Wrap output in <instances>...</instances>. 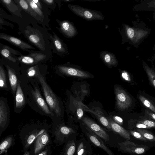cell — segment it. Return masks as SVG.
<instances>
[{"label": "cell", "mask_w": 155, "mask_h": 155, "mask_svg": "<svg viewBox=\"0 0 155 155\" xmlns=\"http://www.w3.org/2000/svg\"><path fill=\"white\" fill-rule=\"evenodd\" d=\"M36 76L38 78L42 86L47 104L57 116H60L61 114V109L57 97L46 82L43 76L38 72Z\"/></svg>", "instance_id": "obj_1"}, {"label": "cell", "mask_w": 155, "mask_h": 155, "mask_svg": "<svg viewBox=\"0 0 155 155\" xmlns=\"http://www.w3.org/2000/svg\"><path fill=\"white\" fill-rule=\"evenodd\" d=\"M118 150L123 153L133 155H142L150 147L147 145L138 144L129 140L118 143Z\"/></svg>", "instance_id": "obj_2"}, {"label": "cell", "mask_w": 155, "mask_h": 155, "mask_svg": "<svg viewBox=\"0 0 155 155\" xmlns=\"http://www.w3.org/2000/svg\"><path fill=\"white\" fill-rule=\"evenodd\" d=\"M114 91L117 106L118 109L125 110L131 106L132 103V98L124 89L117 86L115 87Z\"/></svg>", "instance_id": "obj_3"}, {"label": "cell", "mask_w": 155, "mask_h": 155, "mask_svg": "<svg viewBox=\"0 0 155 155\" xmlns=\"http://www.w3.org/2000/svg\"><path fill=\"white\" fill-rule=\"evenodd\" d=\"M83 131L84 135L94 145L102 149L108 155H115L113 152L106 145L101 138L91 131L86 126Z\"/></svg>", "instance_id": "obj_4"}, {"label": "cell", "mask_w": 155, "mask_h": 155, "mask_svg": "<svg viewBox=\"0 0 155 155\" xmlns=\"http://www.w3.org/2000/svg\"><path fill=\"white\" fill-rule=\"evenodd\" d=\"M81 120L84 125L105 141H108L109 135L105 130L91 118L83 117Z\"/></svg>", "instance_id": "obj_5"}, {"label": "cell", "mask_w": 155, "mask_h": 155, "mask_svg": "<svg viewBox=\"0 0 155 155\" xmlns=\"http://www.w3.org/2000/svg\"><path fill=\"white\" fill-rule=\"evenodd\" d=\"M24 35L32 44L42 50H44V44L41 37L34 29L27 27L24 30Z\"/></svg>", "instance_id": "obj_6"}, {"label": "cell", "mask_w": 155, "mask_h": 155, "mask_svg": "<svg viewBox=\"0 0 155 155\" xmlns=\"http://www.w3.org/2000/svg\"><path fill=\"white\" fill-rule=\"evenodd\" d=\"M0 39L5 40L23 51L34 49L31 45L22 40L4 33H0Z\"/></svg>", "instance_id": "obj_7"}, {"label": "cell", "mask_w": 155, "mask_h": 155, "mask_svg": "<svg viewBox=\"0 0 155 155\" xmlns=\"http://www.w3.org/2000/svg\"><path fill=\"white\" fill-rule=\"evenodd\" d=\"M50 141L49 137L44 130L38 135L35 140L34 146V153L35 154L41 151Z\"/></svg>", "instance_id": "obj_8"}, {"label": "cell", "mask_w": 155, "mask_h": 155, "mask_svg": "<svg viewBox=\"0 0 155 155\" xmlns=\"http://www.w3.org/2000/svg\"><path fill=\"white\" fill-rule=\"evenodd\" d=\"M59 71L66 75L83 78L90 77L89 74L86 72L72 67L59 66L58 67Z\"/></svg>", "instance_id": "obj_9"}, {"label": "cell", "mask_w": 155, "mask_h": 155, "mask_svg": "<svg viewBox=\"0 0 155 155\" xmlns=\"http://www.w3.org/2000/svg\"><path fill=\"white\" fill-rule=\"evenodd\" d=\"M46 58L44 54L38 52L30 53L27 55H21L17 57L20 62L28 64H32L38 63Z\"/></svg>", "instance_id": "obj_10"}, {"label": "cell", "mask_w": 155, "mask_h": 155, "mask_svg": "<svg viewBox=\"0 0 155 155\" xmlns=\"http://www.w3.org/2000/svg\"><path fill=\"white\" fill-rule=\"evenodd\" d=\"M0 54L5 58L14 62H16L18 60L17 57L15 56L18 55L21 56L22 54L19 51L15 50L8 46L0 44Z\"/></svg>", "instance_id": "obj_11"}, {"label": "cell", "mask_w": 155, "mask_h": 155, "mask_svg": "<svg viewBox=\"0 0 155 155\" xmlns=\"http://www.w3.org/2000/svg\"><path fill=\"white\" fill-rule=\"evenodd\" d=\"M32 94L35 101L40 108L46 114L50 115L51 112L42 97L40 92L37 87L32 91Z\"/></svg>", "instance_id": "obj_12"}, {"label": "cell", "mask_w": 155, "mask_h": 155, "mask_svg": "<svg viewBox=\"0 0 155 155\" xmlns=\"http://www.w3.org/2000/svg\"><path fill=\"white\" fill-rule=\"evenodd\" d=\"M109 121L111 130L127 140L130 139V134L128 130L115 122L110 117L107 118Z\"/></svg>", "instance_id": "obj_13"}, {"label": "cell", "mask_w": 155, "mask_h": 155, "mask_svg": "<svg viewBox=\"0 0 155 155\" xmlns=\"http://www.w3.org/2000/svg\"><path fill=\"white\" fill-rule=\"evenodd\" d=\"M77 143V155H92V150L89 141L83 138Z\"/></svg>", "instance_id": "obj_14"}, {"label": "cell", "mask_w": 155, "mask_h": 155, "mask_svg": "<svg viewBox=\"0 0 155 155\" xmlns=\"http://www.w3.org/2000/svg\"><path fill=\"white\" fill-rule=\"evenodd\" d=\"M71 136L64 145L60 155H74L76 150V141Z\"/></svg>", "instance_id": "obj_15"}, {"label": "cell", "mask_w": 155, "mask_h": 155, "mask_svg": "<svg viewBox=\"0 0 155 155\" xmlns=\"http://www.w3.org/2000/svg\"><path fill=\"white\" fill-rule=\"evenodd\" d=\"M1 1L12 14L20 18L22 17L21 11L13 0H1Z\"/></svg>", "instance_id": "obj_16"}, {"label": "cell", "mask_w": 155, "mask_h": 155, "mask_svg": "<svg viewBox=\"0 0 155 155\" xmlns=\"http://www.w3.org/2000/svg\"><path fill=\"white\" fill-rule=\"evenodd\" d=\"M60 26L61 31L67 36L71 37L76 34V29L70 22L68 21H62L60 23Z\"/></svg>", "instance_id": "obj_17"}, {"label": "cell", "mask_w": 155, "mask_h": 155, "mask_svg": "<svg viewBox=\"0 0 155 155\" xmlns=\"http://www.w3.org/2000/svg\"><path fill=\"white\" fill-rule=\"evenodd\" d=\"M13 1L22 10L36 19H38L39 18L38 15L32 9L26 0H14Z\"/></svg>", "instance_id": "obj_18"}, {"label": "cell", "mask_w": 155, "mask_h": 155, "mask_svg": "<svg viewBox=\"0 0 155 155\" xmlns=\"http://www.w3.org/2000/svg\"><path fill=\"white\" fill-rule=\"evenodd\" d=\"M8 116L7 108L3 100H0V126L4 127L7 122Z\"/></svg>", "instance_id": "obj_19"}, {"label": "cell", "mask_w": 155, "mask_h": 155, "mask_svg": "<svg viewBox=\"0 0 155 155\" xmlns=\"http://www.w3.org/2000/svg\"><path fill=\"white\" fill-rule=\"evenodd\" d=\"M15 97V105L17 108L22 107L25 103V99L19 83L17 84Z\"/></svg>", "instance_id": "obj_20"}, {"label": "cell", "mask_w": 155, "mask_h": 155, "mask_svg": "<svg viewBox=\"0 0 155 155\" xmlns=\"http://www.w3.org/2000/svg\"><path fill=\"white\" fill-rule=\"evenodd\" d=\"M94 114L100 123L102 124L108 131H112L110 123L106 117L103 112L100 110H96L94 111H91Z\"/></svg>", "instance_id": "obj_21"}, {"label": "cell", "mask_w": 155, "mask_h": 155, "mask_svg": "<svg viewBox=\"0 0 155 155\" xmlns=\"http://www.w3.org/2000/svg\"><path fill=\"white\" fill-rule=\"evenodd\" d=\"M9 83L13 92L16 91L17 84V78L13 69L8 65L6 66Z\"/></svg>", "instance_id": "obj_22"}, {"label": "cell", "mask_w": 155, "mask_h": 155, "mask_svg": "<svg viewBox=\"0 0 155 155\" xmlns=\"http://www.w3.org/2000/svg\"><path fill=\"white\" fill-rule=\"evenodd\" d=\"M127 128L129 130L136 129H150L151 128L140 123L137 119H130L128 121Z\"/></svg>", "instance_id": "obj_23"}, {"label": "cell", "mask_w": 155, "mask_h": 155, "mask_svg": "<svg viewBox=\"0 0 155 155\" xmlns=\"http://www.w3.org/2000/svg\"><path fill=\"white\" fill-rule=\"evenodd\" d=\"M134 130L140 133L148 141H155V135L152 132L145 129H136Z\"/></svg>", "instance_id": "obj_24"}, {"label": "cell", "mask_w": 155, "mask_h": 155, "mask_svg": "<svg viewBox=\"0 0 155 155\" xmlns=\"http://www.w3.org/2000/svg\"><path fill=\"white\" fill-rule=\"evenodd\" d=\"M13 138L11 137L6 138L0 143V154L6 152L8 149L11 146Z\"/></svg>", "instance_id": "obj_25"}, {"label": "cell", "mask_w": 155, "mask_h": 155, "mask_svg": "<svg viewBox=\"0 0 155 155\" xmlns=\"http://www.w3.org/2000/svg\"><path fill=\"white\" fill-rule=\"evenodd\" d=\"M139 99L146 107L155 113V106L150 100L142 95H140L139 96Z\"/></svg>", "instance_id": "obj_26"}, {"label": "cell", "mask_w": 155, "mask_h": 155, "mask_svg": "<svg viewBox=\"0 0 155 155\" xmlns=\"http://www.w3.org/2000/svg\"><path fill=\"white\" fill-rule=\"evenodd\" d=\"M53 41L54 46L58 51L61 53H64L65 51V49L61 41L55 33L54 34Z\"/></svg>", "instance_id": "obj_27"}, {"label": "cell", "mask_w": 155, "mask_h": 155, "mask_svg": "<svg viewBox=\"0 0 155 155\" xmlns=\"http://www.w3.org/2000/svg\"><path fill=\"white\" fill-rule=\"evenodd\" d=\"M74 132L72 128L67 126H62L60 127L57 133L58 135L60 134L64 137L70 136L72 134H74Z\"/></svg>", "instance_id": "obj_28"}, {"label": "cell", "mask_w": 155, "mask_h": 155, "mask_svg": "<svg viewBox=\"0 0 155 155\" xmlns=\"http://www.w3.org/2000/svg\"><path fill=\"white\" fill-rule=\"evenodd\" d=\"M145 70L147 75L150 83L151 85L155 87V74L154 71L147 67H145Z\"/></svg>", "instance_id": "obj_29"}, {"label": "cell", "mask_w": 155, "mask_h": 155, "mask_svg": "<svg viewBox=\"0 0 155 155\" xmlns=\"http://www.w3.org/2000/svg\"><path fill=\"white\" fill-rule=\"evenodd\" d=\"M32 9L38 15L41 17L44 18L43 14L41 9L32 0H26Z\"/></svg>", "instance_id": "obj_30"}, {"label": "cell", "mask_w": 155, "mask_h": 155, "mask_svg": "<svg viewBox=\"0 0 155 155\" xmlns=\"http://www.w3.org/2000/svg\"><path fill=\"white\" fill-rule=\"evenodd\" d=\"M6 74L2 67L0 65V87L4 88L7 87Z\"/></svg>", "instance_id": "obj_31"}, {"label": "cell", "mask_w": 155, "mask_h": 155, "mask_svg": "<svg viewBox=\"0 0 155 155\" xmlns=\"http://www.w3.org/2000/svg\"><path fill=\"white\" fill-rule=\"evenodd\" d=\"M137 120L140 123L152 128L155 127V122L154 121L146 119L143 116H140Z\"/></svg>", "instance_id": "obj_32"}, {"label": "cell", "mask_w": 155, "mask_h": 155, "mask_svg": "<svg viewBox=\"0 0 155 155\" xmlns=\"http://www.w3.org/2000/svg\"><path fill=\"white\" fill-rule=\"evenodd\" d=\"M128 130L130 135H132L135 138L144 142H148L140 133L136 130Z\"/></svg>", "instance_id": "obj_33"}, {"label": "cell", "mask_w": 155, "mask_h": 155, "mask_svg": "<svg viewBox=\"0 0 155 155\" xmlns=\"http://www.w3.org/2000/svg\"><path fill=\"white\" fill-rule=\"evenodd\" d=\"M43 130H41L37 133L32 134L29 136L27 140V143L26 144V147H28L32 143L38 135L42 132Z\"/></svg>", "instance_id": "obj_34"}, {"label": "cell", "mask_w": 155, "mask_h": 155, "mask_svg": "<svg viewBox=\"0 0 155 155\" xmlns=\"http://www.w3.org/2000/svg\"><path fill=\"white\" fill-rule=\"evenodd\" d=\"M145 116L144 117L146 119L155 121V113L150 110L146 109L145 111Z\"/></svg>", "instance_id": "obj_35"}, {"label": "cell", "mask_w": 155, "mask_h": 155, "mask_svg": "<svg viewBox=\"0 0 155 155\" xmlns=\"http://www.w3.org/2000/svg\"><path fill=\"white\" fill-rule=\"evenodd\" d=\"M121 77L125 81L130 82L131 81V78L130 75L127 71H123L121 73Z\"/></svg>", "instance_id": "obj_36"}, {"label": "cell", "mask_w": 155, "mask_h": 155, "mask_svg": "<svg viewBox=\"0 0 155 155\" xmlns=\"http://www.w3.org/2000/svg\"><path fill=\"white\" fill-rule=\"evenodd\" d=\"M37 68L36 66L32 67L28 69V74L29 76H33L36 75V69Z\"/></svg>", "instance_id": "obj_37"}, {"label": "cell", "mask_w": 155, "mask_h": 155, "mask_svg": "<svg viewBox=\"0 0 155 155\" xmlns=\"http://www.w3.org/2000/svg\"><path fill=\"white\" fill-rule=\"evenodd\" d=\"M111 118L115 122L120 125L121 126L123 125L124 121L121 117L117 116H114Z\"/></svg>", "instance_id": "obj_38"}, {"label": "cell", "mask_w": 155, "mask_h": 155, "mask_svg": "<svg viewBox=\"0 0 155 155\" xmlns=\"http://www.w3.org/2000/svg\"><path fill=\"white\" fill-rule=\"evenodd\" d=\"M51 153L50 148L48 146L45 149L44 148L43 150L38 153V155H50Z\"/></svg>", "instance_id": "obj_39"}, {"label": "cell", "mask_w": 155, "mask_h": 155, "mask_svg": "<svg viewBox=\"0 0 155 155\" xmlns=\"http://www.w3.org/2000/svg\"><path fill=\"white\" fill-rule=\"evenodd\" d=\"M77 115L78 119H81L82 117L84 114V111L81 108H78L77 110Z\"/></svg>", "instance_id": "obj_40"}, {"label": "cell", "mask_w": 155, "mask_h": 155, "mask_svg": "<svg viewBox=\"0 0 155 155\" xmlns=\"http://www.w3.org/2000/svg\"><path fill=\"white\" fill-rule=\"evenodd\" d=\"M134 30L132 28H128L127 31V34L129 38H132L134 35Z\"/></svg>", "instance_id": "obj_41"}, {"label": "cell", "mask_w": 155, "mask_h": 155, "mask_svg": "<svg viewBox=\"0 0 155 155\" xmlns=\"http://www.w3.org/2000/svg\"><path fill=\"white\" fill-rule=\"evenodd\" d=\"M104 60L107 63H110L111 61V58L109 55L106 54L104 57Z\"/></svg>", "instance_id": "obj_42"}, {"label": "cell", "mask_w": 155, "mask_h": 155, "mask_svg": "<svg viewBox=\"0 0 155 155\" xmlns=\"http://www.w3.org/2000/svg\"><path fill=\"white\" fill-rule=\"evenodd\" d=\"M35 3L38 7L40 9L42 8V6L41 2L38 0H32Z\"/></svg>", "instance_id": "obj_43"}, {"label": "cell", "mask_w": 155, "mask_h": 155, "mask_svg": "<svg viewBox=\"0 0 155 155\" xmlns=\"http://www.w3.org/2000/svg\"><path fill=\"white\" fill-rule=\"evenodd\" d=\"M43 1L45 3L49 5L53 4L54 2L53 0H43Z\"/></svg>", "instance_id": "obj_44"}, {"label": "cell", "mask_w": 155, "mask_h": 155, "mask_svg": "<svg viewBox=\"0 0 155 155\" xmlns=\"http://www.w3.org/2000/svg\"><path fill=\"white\" fill-rule=\"evenodd\" d=\"M5 25V21L0 17V25Z\"/></svg>", "instance_id": "obj_45"}, {"label": "cell", "mask_w": 155, "mask_h": 155, "mask_svg": "<svg viewBox=\"0 0 155 155\" xmlns=\"http://www.w3.org/2000/svg\"><path fill=\"white\" fill-rule=\"evenodd\" d=\"M24 155H29V153L28 152H26L25 154Z\"/></svg>", "instance_id": "obj_46"}, {"label": "cell", "mask_w": 155, "mask_h": 155, "mask_svg": "<svg viewBox=\"0 0 155 155\" xmlns=\"http://www.w3.org/2000/svg\"></svg>", "instance_id": "obj_47"}]
</instances>
